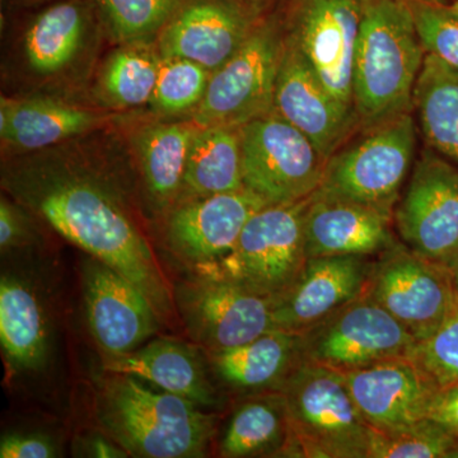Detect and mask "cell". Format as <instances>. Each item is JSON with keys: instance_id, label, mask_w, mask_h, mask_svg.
I'll list each match as a JSON object with an SVG mask.
<instances>
[{"instance_id": "obj_1", "label": "cell", "mask_w": 458, "mask_h": 458, "mask_svg": "<svg viewBox=\"0 0 458 458\" xmlns=\"http://www.w3.org/2000/svg\"><path fill=\"white\" fill-rule=\"evenodd\" d=\"M3 185L57 233L131 280L161 318L170 315V288L156 256L107 180L74 159L51 153L9 165Z\"/></svg>"}, {"instance_id": "obj_2", "label": "cell", "mask_w": 458, "mask_h": 458, "mask_svg": "<svg viewBox=\"0 0 458 458\" xmlns=\"http://www.w3.org/2000/svg\"><path fill=\"white\" fill-rule=\"evenodd\" d=\"M352 98L360 129L412 113L415 83L426 59L405 0H361Z\"/></svg>"}, {"instance_id": "obj_3", "label": "cell", "mask_w": 458, "mask_h": 458, "mask_svg": "<svg viewBox=\"0 0 458 458\" xmlns=\"http://www.w3.org/2000/svg\"><path fill=\"white\" fill-rule=\"evenodd\" d=\"M98 415L111 439L137 457H203L216 430V417L197 403L123 373L102 386Z\"/></svg>"}, {"instance_id": "obj_4", "label": "cell", "mask_w": 458, "mask_h": 458, "mask_svg": "<svg viewBox=\"0 0 458 458\" xmlns=\"http://www.w3.org/2000/svg\"><path fill=\"white\" fill-rule=\"evenodd\" d=\"M279 391L288 408L292 457L369 458L373 429L344 373L304 360Z\"/></svg>"}, {"instance_id": "obj_5", "label": "cell", "mask_w": 458, "mask_h": 458, "mask_svg": "<svg viewBox=\"0 0 458 458\" xmlns=\"http://www.w3.org/2000/svg\"><path fill=\"white\" fill-rule=\"evenodd\" d=\"M328 158L318 195L342 199L394 216L415 148L417 126L411 114L360 131Z\"/></svg>"}, {"instance_id": "obj_6", "label": "cell", "mask_w": 458, "mask_h": 458, "mask_svg": "<svg viewBox=\"0 0 458 458\" xmlns=\"http://www.w3.org/2000/svg\"><path fill=\"white\" fill-rule=\"evenodd\" d=\"M311 197L262 208L246 223L232 251L219 261L198 267L199 274L222 276L273 302L278 301L309 260L304 214Z\"/></svg>"}, {"instance_id": "obj_7", "label": "cell", "mask_w": 458, "mask_h": 458, "mask_svg": "<svg viewBox=\"0 0 458 458\" xmlns=\"http://www.w3.org/2000/svg\"><path fill=\"white\" fill-rule=\"evenodd\" d=\"M284 41L276 23L259 22L240 50L210 75L192 123L241 128L273 113Z\"/></svg>"}, {"instance_id": "obj_8", "label": "cell", "mask_w": 458, "mask_h": 458, "mask_svg": "<svg viewBox=\"0 0 458 458\" xmlns=\"http://www.w3.org/2000/svg\"><path fill=\"white\" fill-rule=\"evenodd\" d=\"M240 132L243 183L265 203H295L318 191L327 161L302 131L273 111Z\"/></svg>"}, {"instance_id": "obj_9", "label": "cell", "mask_w": 458, "mask_h": 458, "mask_svg": "<svg viewBox=\"0 0 458 458\" xmlns=\"http://www.w3.org/2000/svg\"><path fill=\"white\" fill-rule=\"evenodd\" d=\"M302 335L303 360L346 373L410 358L417 337L364 293Z\"/></svg>"}, {"instance_id": "obj_10", "label": "cell", "mask_w": 458, "mask_h": 458, "mask_svg": "<svg viewBox=\"0 0 458 458\" xmlns=\"http://www.w3.org/2000/svg\"><path fill=\"white\" fill-rule=\"evenodd\" d=\"M366 294L424 342L442 327L457 300L448 267L394 242L375 262Z\"/></svg>"}, {"instance_id": "obj_11", "label": "cell", "mask_w": 458, "mask_h": 458, "mask_svg": "<svg viewBox=\"0 0 458 458\" xmlns=\"http://www.w3.org/2000/svg\"><path fill=\"white\" fill-rule=\"evenodd\" d=\"M394 219L403 245L450 267L458 258V165L423 150Z\"/></svg>"}, {"instance_id": "obj_12", "label": "cell", "mask_w": 458, "mask_h": 458, "mask_svg": "<svg viewBox=\"0 0 458 458\" xmlns=\"http://www.w3.org/2000/svg\"><path fill=\"white\" fill-rule=\"evenodd\" d=\"M190 335L209 352L227 351L276 330L273 301L222 276H203L177 289Z\"/></svg>"}, {"instance_id": "obj_13", "label": "cell", "mask_w": 458, "mask_h": 458, "mask_svg": "<svg viewBox=\"0 0 458 458\" xmlns=\"http://www.w3.org/2000/svg\"><path fill=\"white\" fill-rule=\"evenodd\" d=\"M361 16V0H294L284 29L328 92L352 108Z\"/></svg>"}, {"instance_id": "obj_14", "label": "cell", "mask_w": 458, "mask_h": 458, "mask_svg": "<svg viewBox=\"0 0 458 458\" xmlns=\"http://www.w3.org/2000/svg\"><path fill=\"white\" fill-rule=\"evenodd\" d=\"M274 113L302 131L327 161L360 129L354 108L328 92L306 57L286 38Z\"/></svg>"}, {"instance_id": "obj_15", "label": "cell", "mask_w": 458, "mask_h": 458, "mask_svg": "<svg viewBox=\"0 0 458 458\" xmlns=\"http://www.w3.org/2000/svg\"><path fill=\"white\" fill-rule=\"evenodd\" d=\"M258 21L241 0H186L159 33L161 57H183L213 72L245 44Z\"/></svg>"}, {"instance_id": "obj_16", "label": "cell", "mask_w": 458, "mask_h": 458, "mask_svg": "<svg viewBox=\"0 0 458 458\" xmlns=\"http://www.w3.org/2000/svg\"><path fill=\"white\" fill-rule=\"evenodd\" d=\"M372 256L310 258L284 295L274 302L276 330L303 334L366 293Z\"/></svg>"}, {"instance_id": "obj_17", "label": "cell", "mask_w": 458, "mask_h": 458, "mask_svg": "<svg viewBox=\"0 0 458 458\" xmlns=\"http://www.w3.org/2000/svg\"><path fill=\"white\" fill-rule=\"evenodd\" d=\"M265 207L246 188L188 199L171 210L165 240L174 254L197 267L216 262L232 251L246 223Z\"/></svg>"}, {"instance_id": "obj_18", "label": "cell", "mask_w": 458, "mask_h": 458, "mask_svg": "<svg viewBox=\"0 0 458 458\" xmlns=\"http://www.w3.org/2000/svg\"><path fill=\"white\" fill-rule=\"evenodd\" d=\"M83 288L90 333L105 354L135 351L158 328L161 316L149 298L98 259L84 265Z\"/></svg>"}, {"instance_id": "obj_19", "label": "cell", "mask_w": 458, "mask_h": 458, "mask_svg": "<svg viewBox=\"0 0 458 458\" xmlns=\"http://www.w3.org/2000/svg\"><path fill=\"white\" fill-rule=\"evenodd\" d=\"M355 405L372 429L387 432L427 419L439 386L414 358L344 373Z\"/></svg>"}, {"instance_id": "obj_20", "label": "cell", "mask_w": 458, "mask_h": 458, "mask_svg": "<svg viewBox=\"0 0 458 458\" xmlns=\"http://www.w3.org/2000/svg\"><path fill=\"white\" fill-rule=\"evenodd\" d=\"M393 219L366 205L313 192L304 214L307 259L381 255L396 242L391 232Z\"/></svg>"}, {"instance_id": "obj_21", "label": "cell", "mask_w": 458, "mask_h": 458, "mask_svg": "<svg viewBox=\"0 0 458 458\" xmlns=\"http://www.w3.org/2000/svg\"><path fill=\"white\" fill-rule=\"evenodd\" d=\"M105 369L150 382L165 393L177 394L199 406H212L216 394L194 346L159 337L131 352L107 355Z\"/></svg>"}, {"instance_id": "obj_22", "label": "cell", "mask_w": 458, "mask_h": 458, "mask_svg": "<svg viewBox=\"0 0 458 458\" xmlns=\"http://www.w3.org/2000/svg\"><path fill=\"white\" fill-rule=\"evenodd\" d=\"M98 111L51 98L0 101V135L3 144L21 152L45 149L93 131L107 122Z\"/></svg>"}, {"instance_id": "obj_23", "label": "cell", "mask_w": 458, "mask_h": 458, "mask_svg": "<svg viewBox=\"0 0 458 458\" xmlns=\"http://www.w3.org/2000/svg\"><path fill=\"white\" fill-rule=\"evenodd\" d=\"M216 376L236 390L279 391L303 360L302 335L273 330L252 342L210 352Z\"/></svg>"}, {"instance_id": "obj_24", "label": "cell", "mask_w": 458, "mask_h": 458, "mask_svg": "<svg viewBox=\"0 0 458 458\" xmlns=\"http://www.w3.org/2000/svg\"><path fill=\"white\" fill-rule=\"evenodd\" d=\"M243 188L240 128L198 126L186 159L183 200Z\"/></svg>"}, {"instance_id": "obj_25", "label": "cell", "mask_w": 458, "mask_h": 458, "mask_svg": "<svg viewBox=\"0 0 458 458\" xmlns=\"http://www.w3.org/2000/svg\"><path fill=\"white\" fill-rule=\"evenodd\" d=\"M0 344L7 360L22 370H38L49 354V330L40 301L14 276L0 282Z\"/></svg>"}, {"instance_id": "obj_26", "label": "cell", "mask_w": 458, "mask_h": 458, "mask_svg": "<svg viewBox=\"0 0 458 458\" xmlns=\"http://www.w3.org/2000/svg\"><path fill=\"white\" fill-rule=\"evenodd\" d=\"M428 148L458 165V71L427 54L412 96V111Z\"/></svg>"}, {"instance_id": "obj_27", "label": "cell", "mask_w": 458, "mask_h": 458, "mask_svg": "<svg viewBox=\"0 0 458 458\" xmlns=\"http://www.w3.org/2000/svg\"><path fill=\"white\" fill-rule=\"evenodd\" d=\"M197 129L194 123H158L135 134L148 195L162 209L176 203L182 191L186 159Z\"/></svg>"}, {"instance_id": "obj_28", "label": "cell", "mask_w": 458, "mask_h": 458, "mask_svg": "<svg viewBox=\"0 0 458 458\" xmlns=\"http://www.w3.org/2000/svg\"><path fill=\"white\" fill-rule=\"evenodd\" d=\"M288 454L293 456L288 408L282 391L246 401L229 421L221 443L223 457Z\"/></svg>"}, {"instance_id": "obj_29", "label": "cell", "mask_w": 458, "mask_h": 458, "mask_svg": "<svg viewBox=\"0 0 458 458\" xmlns=\"http://www.w3.org/2000/svg\"><path fill=\"white\" fill-rule=\"evenodd\" d=\"M86 27V11L75 0L59 3L42 12L25 35L30 66L44 75L62 71L77 55Z\"/></svg>"}, {"instance_id": "obj_30", "label": "cell", "mask_w": 458, "mask_h": 458, "mask_svg": "<svg viewBox=\"0 0 458 458\" xmlns=\"http://www.w3.org/2000/svg\"><path fill=\"white\" fill-rule=\"evenodd\" d=\"M161 55L148 42L125 44L108 57L99 80L101 96L116 107L149 104L158 80Z\"/></svg>"}, {"instance_id": "obj_31", "label": "cell", "mask_w": 458, "mask_h": 458, "mask_svg": "<svg viewBox=\"0 0 458 458\" xmlns=\"http://www.w3.org/2000/svg\"><path fill=\"white\" fill-rule=\"evenodd\" d=\"M186 0H98L108 29L123 44L147 42L161 33Z\"/></svg>"}, {"instance_id": "obj_32", "label": "cell", "mask_w": 458, "mask_h": 458, "mask_svg": "<svg viewBox=\"0 0 458 458\" xmlns=\"http://www.w3.org/2000/svg\"><path fill=\"white\" fill-rule=\"evenodd\" d=\"M369 458H458V438L424 419L396 430H372Z\"/></svg>"}, {"instance_id": "obj_33", "label": "cell", "mask_w": 458, "mask_h": 458, "mask_svg": "<svg viewBox=\"0 0 458 458\" xmlns=\"http://www.w3.org/2000/svg\"><path fill=\"white\" fill-rule=\"evenodd\" d=\"M212 72L183 57H161L158 80L149 105L157 113L181 114L197 108Z\"/></svg>"}, {"instance_id": "obj_34", "label": "cell", "mask_w": 458, "mask_h": 458, "mask_svg": "<svg viewBox=\"0 0 458 458\" xmlns=\"http://www.w3.org/2000/svg\"><path fill=\"white\" fill-rule=\"evenodd\" d=\"M414 18L421 47L458 71V18L448 4L405 0Z\"/></svg>"}, {"instance_id": "obj_35", "label": "cell", "mask_w": 458, "mask_h": 458, "mask_svg": "<svg viewBox=\"0 0 458 458\" xmlns=\"http://www.w3.org/2000/svg\"><path fill=\"white\" fill-rule=\"evenodd\" d=\"M412 358L439 387L458 385V295L442 327L432 336L418 343Z\"/></svg>"}, {"instance_id": "obj_36", "label": "cell", "mask_w": 458, "mask_h": 458, "mask_svg": "<svg viewBox=\"0 0 458 458\" xmlns=\"http://www.w3.org/2000/svg\"><path fill=\"white\" fill-rule=\"evenodd\" d=\"M57 456L54 443L38 434H7L0 442L2 458H51Z\"/></svg>"}, {"instance_id": "obj_37", "label": "cell", "mask_w": 458, "mask_h": 458, "mask_svg": "<svg viewBox=\"0 0 458 458\" xmlns=\"http://www.w3.org/2000/svg\"><path fill=\"white\" fill-rule=\"evenodd\" d=\"M31 234L26 214L7 199L0 201V247L3 251L23 245Z\"/></svg>"}, {"instance_id": "obj_38", "label": "cell", "mask_w": 458, "mask_h": 458, "mask_svg": "<svg viewBox=\"0 0 458 458\" xmlns=\"http://www.w3.org/2000/svg\"><path fill=\"white\" fill-rule=\"evenodd\" d=\"M427 419L458 438V385L445 386L437 390Z\"/></svg>"}, {"instance_id": "obj_39", "label": "cell", "mask_w": 458, "mask_h": 458, "mask_svg": "<svg viewBox=\"0 0 458 458\" xmlns=\"http://www.w3.org/2000/svg\"><path fill=\"white\" fill-rule=\"evenodd\" d=\"M90 456L99 458L126 457L128 452L123 447H116L114 443L108 442L104 437H95L89 441Z\"/></svg>"}, {"instance_id": "obj_40", "label": "cell", "mask_w": 458, "mask_h": 458, "mask_svg": "<svg viewBox=\"0 0 458 458\" xmlns=\"http://www.w3.org/2000/svg\"><path fill=\"white\" fill-rule=\"evenodd\" d=\"M448 270H450L454 288H456L458 293V258L448 267Z\"/></svg>"}, {"instance_id": "obj_41", "label": "cell", "mask_w": 458, "mask_h": 458, "mask_svg": "<svg viewBox=\"0 0 458 458\" xmlns=\"http://www.w3.org/2000/svg\"><path fill=\"white\" fill-rule=\"evenodd\" d=\"M448 8H450L451 13L454 14V17L458 18V0L448 5Z\"/></svg>"}, {"instance_id": "obj_42", "label": "cell", "mask_w": 458, "mask_h": 458, "mask_svg": "<svg viewBox=\"0 0 458 458\" xmlns=\"http://www.w3.org/2000/svg\"><path fill=\"white\" fill-rule=\"evenodd\" d=\"M415 2L434 3V4H447V0H415Z\"/></svg>"}, {"instance_id": "obj_43", "label": "cell", "mask_w": 458, "mask_h": 458, "mask_svg": "<svg viewBox=\"0 0 458 458\" xmlns=\"http://www.w3.org/2000/svg\"><path fill=\"white\" fill-rule=\"evenodd\" d=\"M241 2H245L250 5H258L260 3L269 2V0H241Z\"/></svg>"}]
</instances>
